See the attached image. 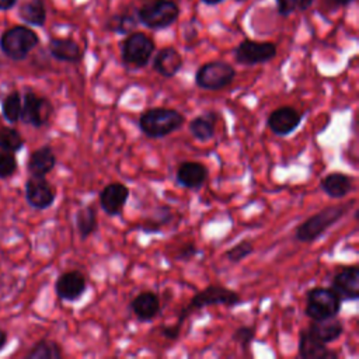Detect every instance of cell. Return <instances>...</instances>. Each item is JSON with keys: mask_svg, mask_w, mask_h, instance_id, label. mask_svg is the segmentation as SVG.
Instances as JSON below:
<instances>
[{"mask_svg": "<svg viewBox=\"0 0 359 359\" xmlns=\"http://www.w3.org/2000/svg\"><path fill=\"white\" fill-rule=\"evenodd\" d=\"M24 144H25V140L15 128L0 125V149L1 150L17 153L24 147Z\"/></svg>", "mask_w": 359, "mask_h": 359, "instance_id": "f546056e", "label": "cell"}, {"mask_svg": "<svg viewBox=\"0 0 359 359\" xmlns=\"http://www.w3.org/2000/svg\"><path fill=\"white\" fill-rule=\"evenodd\" d=\"M303 114L292 105H282L273 109L266 118V126L269 130L280 137L293 133L302 123Z\"/></svg>", "mask_w": 359, "mask_h": 359, "instance_id": "7c38bea8", "label": "cell"}, {"mask_svg": "<svg viewBox=\"0 0 359 359\" xmlns=\"http://www.w3.org/2000/svg\"><path fill=\"white\" fill-rule=\"evenodd\" d=\"M254 339H255V327L252 325H240L233 332V341L237 342L244 352L250 351Z\"/></svg>", "mask_w": 359, "mask_h": 359, "instance_id": "d6a6232c", "label": "cell"}, {"mask_svg": "<svg viewBox=\"0 0 359 359\" xmlns=\"http://www.w3.org/2000/svg\"><path fill=\"white\" fill-rule=\"evenodd\" d=\"M185 123V116L175 108L153 107L144 109L139 119L137 126L140 132L150 139H163L180 130Z\"/></svg>", "mask_w": 359, "mask_h": 359, "instance_id": "7a4b0ae2", "label": "cell"}, {"mask_svg": "<svg viewBox=\"0 0 359 359\" xmlns=\"http://www.w3.org/2000/svg\"><path fill=\"white\" fill-rule=\"evenodd\" d=\"M294 1H296V7H297L300 11H304V10H307V8L313 4L314 0H294Z\"/></svg>", "mask_w": 359, "mask_h": 359, "instance_id": "8d00e7d4", "label": "cell"}, {"mask_svg": "<svg viewBox=\"0 0 359 359\" xmlns=\"http://www.w3.org/2000/svg\"><path fill=\"white\" fill-rule=\"evenodd\" d=\"M20 18L28 25L42 27L46 21V10L42 0H29L25 1L18 10Z\"/></svg>", "mask_w": 359, "mask_h": 359, "instance_id": "4316f807", "label": "cell"}, {"mask_svg": "<svg viewBox=\"0 0 359 359\" xmlns=\"http://www.w3.org/2000/svg\"><path fill=\"white\" fill-rule=\"evenodd\" d=\"M307 331L316 339L328 345L331 342H335L344 334V324L338 318V316L323 320H311V323L307 327Z\"/></svg>", "mask_w": 359, "mask_h": 359, "instance_id": "7402d4cb", "label": "cell"}, {"mask_svg": "<svg viewBox=\"0 0 359 359\" xmlns=\"http://www.w3.org/2000/svg\"><path fill=\"white\" fill-rule=\"evenodd\" d=\"M7 339H8V338H7V332L0 328V351H3V348L6 346Z\"/></svg>", "mask_w": 359, "mask_h": 359, "instance_id": "f35d334b", "label": "cell"}, {"mask_svg": "<svg viewBox=\"0 0 359 359\" xmlns=\"http://www.w3.org/2000/svg\"><path fill=\"white\" fill-rule=\"evenodd\" d=\"M56 165V154L49 144L35 149L27 161V171L32 177H46Z\"/></svg>", "mask_w": 359, "mask_h": 359, "instance_id": "44dd1931", "label": "cell"}, {"mask_svg": "<svg viewBox=\"0 0 359 359\" xmlns=\"http://www.w3.org/2000/svg\"><path fill=\"white\" fill-rule=\"evenodd\" d=\"M136 25H137V21L133 15H130V14H115V15L109 17V20L105 24V28L108 31L115 32V34L126 35V34L133 32Z\"/></svg>", "mask_w": 359, "mask_h": 359, "instance_id": "4dcf8cb0", "label": "cell"}, {"mask_svg": "<svg viewBox=\"0 0 359 359\" xmlns=\"http://www.w3.org/2000/svg\"><path fill=\"white\" fill-rule=\"evenodd\" d=\"M156 45L144 32H130L121 43V59L128 69H143L150 62Z\"/></svg>", "mask_w": 359, "mask_h": 359, "instance_id": "5b68a950", "label": "cell"}, {"mask_svg": "<svg viewBox=\"0 0 359 359\" xmlns=\"http://www.w3.org/2000/svg\"><path fill=\"white\" fill-rule=\"evenodd\" d=\"M53 115V105L49 98L38 95L32 90H27L22 95L21 121L34 128H42L49 123Z\"/></svg>", "mask_w": 359, "mask_h": 359, "instance_id": "9c48e42d", "label": "cell"}, {"mask_svg": "<svg viewBox=\"0 0 359 359\" xmlns=\"http://www.w3.org/2000/svg\"><path fill=\"white\" fill-rule=\"evenodd\" d=\"M48 50L53 59L67 63H79L84 56L80 45L70 38H52L48 43Z\"/></svg>", "mask_w": 359, "mask_h": 359, "instance_id": "603a6c76", "label": "cell"}, {"mask_svg": "<svg viewBox=\"0 0 359 359\" xmlns=\"http://www.w3.org/2000/svg\"><path fill=\"white\" fill-rule=\"evenodd\" d=\"M217 121L219 115L215 111H206L191 119L188 123V130L195 140L205 143L215 137Z\"/></svg>", "mask_w": 359, "mask_h": 359, "instance_id": "cb8c5ba5", "label": "cell"}, {"mask_svg": "<svg viewBox=\"0 0 359 359\" xmlns=\"http://www.w3.org/2000/svg\"><path fill=\"white\" fill-rule=\"evenodd\" d=\"M353 0H334V3L335 4H338V6H348V4H351Z\"/></svg>", "mask_w": 359, "mask_h": 359, "instance_id": "ab89813d", "label": "cell"}, {"mask_svg": "<svg viewBox=\"0 0 359 359\" xmlns=\"http://www.w3.org/2000/svg\"><path fill=\"white\" fill-rule=\"evenodd\" d=\"M342 300L332 292L331 287L314 286L306 293L304 314L310 320H323L339 314Z\"/></svg>", "mask_w": 359, "mask_h": 359, "instance_id": "8992f818", "label": "cell"}, {"mask_svg": "<svg viewBox=\"0 0 359 359\" xmlns=\"http://www.w3.org/2000/svg\"><path fill=\"white\" fill-rule=\"evenodd\" d=\"M180 10L172 0H147L137 10V20L146 28L164 29L178 18Z\"/></svg>", "mask_w": 359, "mask_h": 359, "instance_id": "52a82bcc", "label": "cell"}, {"mask_svg": "<svg viewBox=\"0 0 359 359\" xmlns=\"http://www.w3.org/2000/svg\"><path fill=\"white\" fill-rule=\"evenodd\" d=\"M18 163L14 153L0 149V178L7 180L17 172Z\"/></svg>", "mask_w": 359, "mask_h": 359, "instance_id": "836d02e7", "label": "cell"}, {"mask_svg": "<svg viewBox=\"0 0 359 359\" xmlns=\"http://www.w3.org/2000/svg\"><path fill=\"white\" fill-rule=\"evenodd\" d=\"M172 217H174L172 209L167 205H160L154 209L151 216H149L144 222L139 223L136 229L146 234H157L163 230L164 226L171 223Z\"/></svg>", "mask_w": 359, "mask_h": 359, "instance_id": "d4e9b609", "label": "cell"}, {"mask_svg": "<svg viewBox=\"0 0 359 359\" xmlns=\"http://www.w3.org/2000/svg\"><path fill=\"white\" fill-rule=\"evenodd\" d=\"M17 0H0V10H10L15 6Z\"/></svg>", "mask_w": 359, "mask_h": 359, "instance_id": "74e56055", "label": "cell"}, {"mask_svg": "<svg viewBox=\"0 0 359 359\" xmlns=\"http://www.w3.org/2000/svg\"><path fill=\"white\" fill-rule=\"evenodd\" d=\"M182 56L172 46L161 48L153 57V70L164 79L174 77L182 69Z\"/></svg>", "mask_w": 359, "mask_h": 359, "instance_id": "ffe728a7", "label": "cell"}, {"mask_svg": "<svg viewBox=\"0 0 359 359\" xmlns=\"http://www.w3.org/2000/svg\"><path fill=\"white\" fill-rule=\"evenodd\" d=\"M205 4H209V6H216L219 3H222L223 0H202Z\"/></svg>", "mask_w": 359, "mask_h": 359, "instance_id": "60d3db41", "label": "cell"}, {"mask_svg": "<svg viewBox=\"0 0 359 359\" xmlns=\"http://www.w3.org/2000/svg\"><path fill=\"white\" fill-rule=\"evenodd\" d=\"M63 351L56 341L41 339L27 353V359H60Z\"/></svg>", "mask_w": 359, "mask_h": 359, "instance_id": "83f0119b", "label": "cell"}, {"mask_svg": "<svg viewBox=\"0 0 359 359\" xmlns=\"http://www.w3.org/2000/svg\"><path fill=\"white\" fill-rule=\"evenodd\" d=\"M198 254H199V248L196 247V244L195 243H187V244H184L178 250V252L175 255V259H178V261H189V259H192Z\"/></svg>", "mask_w": 359, "mask_h": 359, "instance_id": "e575fe53", "label": "cell"}, {"mask_svg": "<svg viewBox=\"0 0 359 359\" xmlns=\"http://www.w3.org/2000/svg\"><path fill=\"white\" fill-rule=\"evenodd\" d=\"M332 292L342 302H355L359 299V268L348 265L339 269L331 279Z\"/></svg>", "mask_w": 359, "mask_h": 359, "instance_id": "4fadbf2b", "label": "cell"}, {"mask_svg": "<svg viewBox=\"0 0 359 359\" xmlns=\"http://www.w3.org/2000/svg\"><path fill=\"white\" fill-rule=\"evenodd\" d=\"M254 252V244L251 240H241L229 250L224 251V257L231 264H238Z\"/></svg>", "mask_w": 359, "mask_h": 359, "instance_id": "1f68e13d", "label": "cell"}, {"mask_svg": "<svg viewBox=\"0 0 359 359\" xmlns=\"http://www.w3.org/2000/svg\"><path fill=\"white\" fill-rule=\"evenodd\" d=\"M236 1H244V0H236Z\"/></svg>", "mask_w": 359, "mask_h": 359, "instance_id": "b9f144b4", "label": "cell"}, {"mask_svg": "<svg viewBox=\"0 0 359 359\" xmlns=\"http://www.w3.org/2000/svg\"><path fill=\"white\" fill-rule=\"evenodd\" d=\"M353 185L355 178L341 171L330 172L320 180V189L331 199L345 198L353 189Z\"/></svg>", "mask_w": 359, "mask_h": 359, "instance_id": "d6986e66", "label": "cell"}, {"mask_svg": "<svg viewBox=\"0 0 359 359\" xmlns=\"http://www.w3.org/2000/svg\"><path fill=\"white\" fill-rule=\"evenodd\" d=\"M297 355L302 359H337L339 353L327 348V344L316 339L307 328L300 330L297 342Z\"/></svg>", "mask_w": 359, "mask_h": 359, "instance_id": "ac0fdd59", "label": "cell"}, {"mask_svg": "<svg viewBox=\"0 0 359 359\" xmlns=\"http://www.w3.org/2000/svg\"><path fill=\"white\" fill-rule=\"evenodd\" d=\"M21 108H22V97H21L20 91L14 90L3 98L1 114H3V118L8 123H17L20 121Z\"/></svg>", "mask_w": 359, "mask_h": 359, "instance_id": "f1b7e54d", "label": "cell"}, {"mask_svg": "<svg viewBox=\"0 0 359 359\" xmlns=\"http://www.w3.org/2000/svg\"><path fill=\"white\" fill-rule=\"evenodd\" d=\"M208 178L209 170L201 161H182L175 170V182L184 189L199 191Z\"/></svg>", "mask_w": 359, "mask_h": 359, "instance_id": "9a60e30c", "label": "cell"}, {"mask_svg": "<svg viewBox=\"0 0 359 359\" xmlns=\"http://www.w3.org/2000/svg\"><path fill=\"white\" fill-rule=\"evenodd\" d=\"M355 202L356 201H351L348 203H334L323 208L296 227L294 238L300 243H313L318 240L330 227L337 224L348 213Z\"/></svg>", "mask_w": 359, "mask_h": 359, "instance_id": "3957f363", "label": "cell"}, {"mask_svg": "<svg viewBox=\"0 0 359 359\" xmlns=\"http://www.w3.org/2000/svg\"><path fill=\"white\" fill-rule=\"evenodd\" d=\"M276 52V45L272 42L244 39L234 49V60L243 66H255L272 60Z\"/></svg>", "mask_w": 359, "mask_h": 359, "instance_id": "30bf717a", "label": "cell"}, {"mask_svg": "<svg viewBox=\"0 0 359 359\" xmlns=\"http://www.w3.org/2000/svg\"><path fill=\"white\" fill-rule=\"evenodd\" d=\"M74 224L81 240L90 238L98 230L97 210L93 205L80 208L74 216Z\"/></svg>", "mask_w": 359, "mask_h": 359, "instance_id": "484cf974", "label": "cell"}, {"mask_svg": "<svg viewBox=\"0 0 359 359\" xmlns=\"http://www.w3.org/2000/svg\"><path fill=\"white\" fill-rule=\"evenodd\" d=\"M236 77V69L224 60H212L202 66L195 73V84L208 91H219L229 87Z\"/></svg>", "mask_w": 359, "mask_h": 359, "instance_id": "ba28073f", "label": "cell"}, {"mask_svg": "<svg viewBox=\"0 0 359 359\" xmlns=\"http://www.w3.org/2000/svg\"><path fill=\"white\" fill-rule=\"evenodd\" d=\"M276 1V8L278 13L282 17H287L289 14H292L296 8V1L294 0H275Z\"/></svg>", "mask_w": 359, "mask_h": 359, "instance_id": "d590c367", "label": "cell"}, {"mask_svg": "<svg viewBox=\"0 0 359 359\" xmlns=\"http://www.w3.org/2000/svg\"><path fill=\"white\" fill-rule=\"evenodd\" d=\"M241 303H243V299L238 294V292L217 283L208 285L206 287H203L202 290H199L191 297L188 304L180 311L175 324L161 327L160 332L165 339L177 341L180 338L182 324L191 314L212 306H223L227 309H233L236 306H240Z\"/></svg>", "mask_w": 359, "mask_h": 359, "instance_id": "6da1fadb", "label": "cell"}, {"mask_svg": "<svg viewBox=\"0 0 359 359\" xmlns=\"http://www.w3.org/2000/svg\"><path fill=\"white\" fill-rule=\"evenodd\" d=\"M129 309L137 321L149 323L160 316L161 302L157 293L151 290H144L130 300Z\"/></svg>", "mask_w": 359, "mask_h": 359, "instance_id": "e0dca14e", "label": "cell"}, {"mask_svg": "<svg viewBox=\"0 0 359 359\" xmlns=\"http://www.w3.org/2000/svg\"><path fill=\"white\" fill-rule=\"evenodd\" d=\"M39 43L36 32L25 25H15L0 36V49L11 60H24Z\"/></svg>", "mask_w": 359, "mask_h": 359, "instance_id": "277c9868", "label": "cell"}, {"mask_svg": "<svg viewBox=\"0 0 359 359\" xmlns=\"http://www.w3.org/2000/svg\"><path fill=\"white\" fill-rule=\"evenodd\" d=\"M129 199V188L122 182H109L98 194V203L108 216H119Z\"/></svg>", "mask_w": 359, "mask_h": 359, "instance_id": "2e32d148", "label": "cell"}, {"mask_svg": "<svg viewBox=\"0 0 359 359\" xmlns=\"http://www.w3.org/2000/svg\"><path fill=\"white\" fill-rule=\"evenodd\" d=\"M56 199V191L53 185L45 177H29L25 182V201L36 209L45 210L53 205Z\"/></svg>", "mask_w": 359, "mask_h": 359, "instance_id": "8fae6325", "label": "cell"}, {"mask_svg": "<svg viewBox=\"0 0 359 359\" xmlns=\"http://www.w3.org/2000/svg\"><path fill=\"white\" fill-rule=\"evenodd\" d=\"M87 290L86 276L77 271H66L60 273L55 282L56 296L63 302H77Z\"/></svg>", "mask_w": 359, "mask_h": 359, "instance_id": "5bb4252c", "label": "cell"}]
</instances>
